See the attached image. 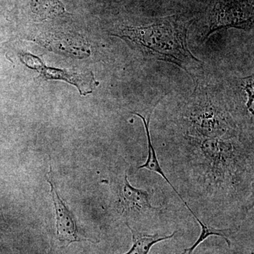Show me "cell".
Wrapping results in <instances>:
<instances>
[{
    "label": "cell",
    "mask_w": 254,
    "mask_h": 254,
    "mask_svg": "<svg viewBox=\"0 0 254 254\" xmlns=\"http://www.w3.org/2000/svg\"><path fill=\"white\" fill-rule=\"evenodd\" d=\"M253 20V6L248 0H218L210 16L208 36L222 28L250 29Z\"/></svg>",
    "instance_id": "3"
},
{
    "label": "cell",
    "mask_w": 254,
    "mask_h": 254,
    "mask_svg": "<svg viewBox=\"0 0 254 254\" xmlns=\"http://www.w3.org/2000/svg\"><path fill=\"white\" fill-rule=\"evenodd\" d=\"M51 186V193L54 202L56 215L57 235L60 241L64 243L71 244L81 241L77 235V227L74 215L70 211L60 198L53 182L48 180Z\"/></svg>",
    "instance_id": "5"
},
{
    "label": "cell",
    "mask_w": 254,
    "mask_h": 254,
    "mask_svg": "<svg viewBox=\"0 0 254 254\" xmlns=\"http://www.w3.org/2000/svg\"><path fill=\"white\" fill-rule=\"evenodd\" d=\"M132 113L134 114L136 116L139 117L141 119L142 121H143V125H144L145 128V132H146L147 143H148V157H147L146 161H145L144 164L141 165L138 169H146V170H150V171L153 172V173L158 174L159 175L163 177L165 182L170 187H173V184L170 181L168 177L164 173L163 168H161V165H160V162H159L154 146H153V143H152L149 129L150 115L148 117V120H146L145 117L143 116L141 114Z\"/></svg>",
    "instance_id": "8"
},
{
    "label": "cell",
    "mask_w": 254,
    "mask_h": 254,
    "mask_svg": "<svg viewBox=\"0 0 254 254\" xmlns=\"http://www.w3.org/2000/svg\"><path fill=\"white\" fill-rule=\"evenodd\" d=\"M254 254V252H252V254Z\"/></svg>",
    "instance_id": "10"
},
{
    "label": "cell",
    "mask_w": 254,
    "mask_h": 254,
    "mask_svg": "<svg viewBox=\"0 0 254 254\" xmlns=\"http://www.w3.org/2000/svg\"><path fill=\"white\" fill-rule=\"evenodd\" d=\"M127 225L131 232L133 245L131 250L125 254H148L150 249L155 244L163 241L170 240L176 235V232L170 235H160V234L153 235H146L131 228L128 223H127Z\"/></svg>",
    "instance_id": "7"
},
{
    "label": "cell",
    "mask_w": 254,
    "mask_h": 254,
    "mask_svg": "<svg viewBox=\"0 0 254 254\" xmlns=\"http://www.w3.org/2000/svg\"><path fill=\"white\" fill-rule=\"evenodd\" d=\"M187 31L185 21L170 16L146 26H127L114 36L129 42L148 59L175 64L190 72L200 66V61L189 49Z\"/></svg>",
    "instance_id": "1"
},
{
    "label": "cell",
    "mask_w": 254,
    "mask_h": 254,
    "mask_svg": "<svg viewBox=\"0 0 254 254\" xmlns=\"http://www.w3.org/2000/svg\"><path fill=\"white\" fill-rule=\"evenodd\" d=\"M22 61L28 67L36 69L41 73L42 78L46 79L63 80L71 84L75 85L81 95H87L93 92L98 82L95 81L93 73H78L65 70L57 69L45 66L41 60L31 55H23Z\"/></svg>",
    "instance_id": "4"
},
{
    "label": "cell",
    "mask_w": 254,
    "mask_h": 254,
    "mask_svg": "<svg viewBox=\"0 0 254 254\" xmlns=\"http://www.w3.org/2000/svg\"><path fill=\"white\" fill-rule=\"evenodd\" d=\"M187 136L235 138L237 125L223 103L208 90L195 87L183 113Z\"/></svg>",
    "instance_id": "2"
},
{
    "label": "cell",
    "mask_w": 254,
    "mask_h": 254,
    "mask_svg": "<svg viewBox=\"0 0 254 254\" xmlns=\"http://www.w3.org/2000/svg\"><path fill=\"white\" fill-rule=\"evenodd\" d=\"M120 205L123 211L138 213L158 209L151 205L150 192L131 186L127 175L120 190Z\"/></svg>",
    "instance_id": "6"
},
{
    "label": "cell",
    "mask_w": 254,
    "mask_h": 254,
    "mask_svg": "<svg viewBox=\"0 0 254 254\" xmlns=\"http://www.w3.org/2000/svg\"><path fill=\"white\" fill-rule=\"evenodd\" d=\"M195 220H196V221L199 224L200 228H201L200 236L198 237L196 242H195L191 247L184 250L182 254H191L193 253V251L197 248L198 246L203 243V242L210 236L222 237V238L225 240V242H226L228 247H231V241H230V238H229V235H230L232 232L231 230H229V229H226V230H220V229L214 228V227H209L208 225H205L204 222L201 221L198 218L195 219Z\"/></svg>",
    "instance_id": "9"
}]
</instances>
